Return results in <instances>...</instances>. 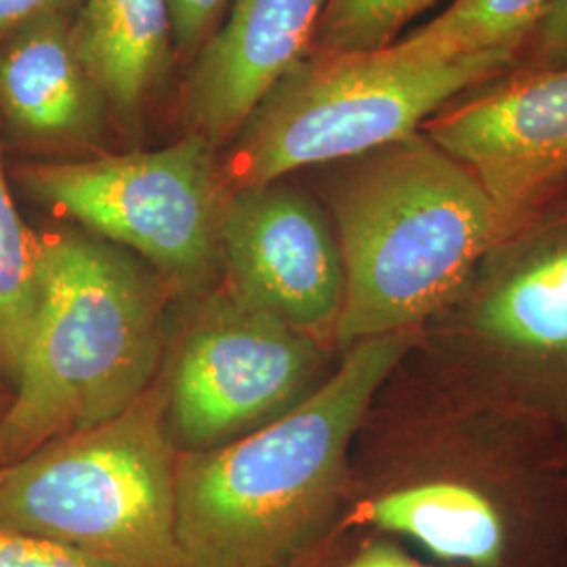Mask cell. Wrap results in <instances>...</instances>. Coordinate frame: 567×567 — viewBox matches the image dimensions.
Returning a JSON list of instances; mask_svg holds the SVG:
<instances>
[{"label": "cell", "mask_w": 567, "mask_h": 567, "mask_svg": "<svg viewBox=\"0 0 567 567\" xmlns=\"http://www.w3.org/2000/svg\"><path fill=\"white\" fill-rule=\"evenodd\" d=\"M322 364V344L255 309L229 290L192 318L166 383L173 442L204 452L301 404Z\"/></svg>", "instance_id": "obj_7"}, {"label": "cell", "mask_w": 567, "mask_h": 567, "mask_svg": "<svg viewBox=\"0 0 567 567\" xmlns=\"http://www.w3.org/2000/svg\"><path fill=\"white\" fill-rule=\"evenodd\" d=\"M166 402L154 381L114 419L0 465V527L107 567H183Z\"/></svg>", "instance_id": "obj_4"}, {"label": "cell", "mask_w": 567, "mask_h": 567, "mask_svg": "<svg viewBox=\"0 0 567 567\" xmlns=\"http://www.w3.org/2000/svg\"><path fill=\"white\" fill-rule=\"evenodd\" d=\"M74 28L110 118L137 131L175 58L168 0H81Z\"/></svg>", "instance_id": "obj_13"}, {"label": "cell", "mask_w": 567, "mask_h": 567, "mask_svg": "<svg viewBox=\"0 0 567 567\" xmlns=\"http://www.w3.org/2000/svg\"><path fill=\"white\" fill-rule=\"evenodd\" d=\"M41 307L11 404L0 465L102 425L154 383L163 288L121 246L84 229L37 234Z\"/></svg>", "instance_id": "obj_3"}, {"label": "cell", "mask_w": 567, "mask_h": 567, "mask_svg": "<svg viewBox=\"0 0 567 567\" xmlns=\"http://www.w3.org/2000/svg\"><path fill=\"white\" fill-rule=\"evenodd\" d=\"M60 11H68V0H0V42Z\"/></svg>", "instance_id": "obj_21"}, {"label": "cell", "mask_w": 567, "mask_h": 567, "mask_svg": "<svg viewBox=\"0 0 567 567\" xmlns=\"http://www.w3.org/2000/svg\"><path fill=\"white\" fill-rule=\"evenodd\" d=\"M362 517L386 532L419 540L431 553L475 567H496L505 550V526L496 507L475 487L431 482L385 494Z\"/></svg>", "instance_id": "obj_14"}, {"label": "cell", "mask_w": 567, "mask_h": 567, "mask_svg": "<svg viewBox=\"0 0 567 567\" xmlns=\"http://www.w3.org/2000/svg\"><path fill=\"white\" fill-rule=\"evenodd\" d=\"M225 290L324 344L337 337L344 271L330 215L303 189L229 192L221 219Z\"/></svg>", "instance_id": "obj_9"}, {"label": "cell", "mask_w": 567, "mask_h": 567, "mask_svg": "<svg viewBox=\"0 0 567 567\" xmlns=\"http://www.w3.org/2000/svg\"><path fill=\"white\" fill-rule=\"evenodd\" d=\"M37 234L21 221L0 154V379L13 386L41 307Z\"/></svg>", "instance_id": "obj_16"}, {"label": "cell", "mask_w": 567, "mask_h": 567, "mask_svg": "<svg viewBox=\"0 0 567 567\" xmlns=\"http://www.w3.org/2000/svg\"><path fill=\"white\" fill-rule=\"evenodd\" d=\"M11 395H13V391L7 389V383L0 379V416L7 412V408L11 404Z\"/></svg>", "instance_id": "obj_23"}, {"label": "cell", "mask_w": 567, "mask_h": 567, "mask_svg": "<svg viewBox=\"0 0 567 567\" xmlns=\"http://www.w3.org/2000/svg\"><path fill=\"white\" fill-rule=\"evenodd\" d=\"M330 166L344 271L334 341L349 349L447 311L501 234L484 185L423 131Z\"/></svg>", "instance_id": "obj_2"}, {"label": "cell", "mask_w": 567, "mask_h": 567, "mask_svg": "<svg viewBox=\"0 0 567 567\" xmlns=\"http://www.w3.org/2000/svg\"><path fill=\"white\" fill-rule=\"evenodd\" d=\"M421 131L484 185L503 229L567 182V68L508 70L447 103Z\"/></svg>", "instance_id": "obj_10"}, {"label": "cell", "mask_w": 567, "mask_h": 567, "mask_svg": "<svg viewBox=\"0 0 567 567\" xmlns=\"http://www.w3.org/2000/svg\"><path fill=\"white\" fill-rule=\"evenodd\" d=\"M326 0H231L192 60L183 116L215 145L231 142L265 95L303 61Z\"/></svg>", "instance_id": "obj_11"}, {"label": "cell", "mask_w": 567, "mask_h": 567, "mask_svg": "<svg viewBox=\"0 0 567 567\" xmlns=\"http://www.w3.org/2000/svg\"><path fill=\"white\" fill-rule=\"evenodd\" d=\"M437 0H326L311 53H372L400 41Z\"/></svg>", "instance_id": "obj_17"}, {"label": "cell", "mask_w": 567, "mask_h": 567, "mask_svg": "<svg viewBox=\"0 0 567 567\" xmlns=\"http://www.w3.org/2000/svg\"><path fill=\"white\" fill-rule=\"evenodd\" d=\"M458 309L466 349L515 393L567 414V189L505 225Z\"/></svg>", "instance_id": "obj_8"}, {"label": "cell", "mask_w": 567, "mask_h": 567, "mask_svg": "<svg viewBox=\"0 0 567 567\" xmlns=\"http://www.w3.org/2000/svg\"><path fill=\"white\" fill-rule=\"evenodd\" d=\"M548 0H450L446 9L393 42L410 61L461 60L494 51H517Z\"/></svg>", "instance_id": "obj_15"}, {"label": "cell", "mask_w": 567, "mask_h": 567, "mask_svg": "<svg viewBox=\"0 0 567 567\" xmlns=\"http://www.w3.org/2000/svg\"><path fill=\"white\" fill-rule=\"evenodd\" d=\"M16 179L55 215L140 255L182 292H203L221 271L229 187L217 145L198 133L154 152L20 164Z\"/></svg>", "instance_id": "obj_6"}, {"label": "cell", "mask_w": 567, "mask_h": 567, "mask_svg": "<svg viewBox=\"0 0 567 567\" xmlns=\"http://www.w3.org/2000/svg\"><path fill=\"white\" fill-rule=\"evenodd\" d=\"M347 567H426L410 559L400 548L372 545L362 550Z\"/></svg>", "instance_id": "obj_22"}, {"label": "cell", "mask_w": 567, "mask_h": 567, "mask_svg": "<svg viewBox=\"0 0 567 567\" xmlns=\"http://www.w3.org/2000/svg\"><path fill=\"white\" fill-rule=\"evenodd\" d=\"M0 116L23 142L63 147L102 140L110 107L82 55L70 11L0 42Z\"/></svg>", "instance_id": "obj_12"}, {"label": "cell", "mask_w": 567, "mask_h": 567, "mask_svg": "<svg viewBox=\"0 0 567 567\" xmlns=\"http://www.w3.org/2000/svg\"><path fill=\"white\" fill-rule=\"evenodd\" d=\"M416 330L347 349L301 404L225 446L183 452L175 522L183 567H286L339 503L347 450Z\"/></svg>", "instance_id": "obj_1"}, {"label": "cell", "mask_w": 567, "mask_h": 567, "mask_svg": "<svg viewBox=\"0 0 567 567\" xmlns=\"http://www.w3.org/2000/svg\"><path fill=\"white\" fill-rule=\"evenodd\" d=\"M513 51L421 63L391 47L309 53L244 122L221 163L229 192L282 182L307 166L358 158L419 133L447 103L507 74Z\"/></svg>", "instance_id": "obj_5"}, {"label": "cell", "mask_w": 567, "mask_h": 567, "mask_svg": "<svg viewBox=\"0 0 567 567\" xmlns=\"http://www.w3.org/2000/svg\"><path fill=\"white\" fill-rule=\"evenodd\" d=\"M0 567H107L82 555L81 550L32 536L11 527H0Z\"/></svg>", "instance_id": "obj_19"}, {"label": "cell", "mask_w": 567, "mask_h": 567, "mask_svg": "<svg viewBox=\"0 0 567 567\" xmlns=\"http://www.w3.org/2000/svg\"><path fill=\"white\" fill-rule=\"evenodd\" d=\"M231 0H168L175 55L194 60L224 21Z\"/></svg>", "instance_id": "obj_20"}, {"label": "cell", "mask_w": 567, "mask_h": 567, "mask_svg": "<svg viewBox=\"0 0 567 567\" xmlns=\"http://www.w3.org/2000/svg\"><path fill=\"white\" fill-rule=\"evenodd\" d=\"M559 68H567V0H548L522 42L513 70L547 72Z\"/></svg>", "instance_id": "obj_18"}]
</instances>
